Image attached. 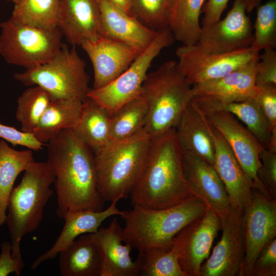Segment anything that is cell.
Returning <instances> with one entry per match:
<instances>
[{
  "label": "cell",
  "mask_w": 276,
  "mask_h": 276,
  "mask_svg": "<svg viewBox=\"0 0 276 276\" xmlns=\"http://www.w3.org/2000/svg\"><path fill=\"white\" fill-rule=\"evenodd\" d=\"M47 163L55 176L56 214L61 219L81 210L101 211L94 155L73 129H64L48 143Z\"/></svg>",
  "instance_id": "1"
},
{
  "label": "cell",
  "mask_w": 276,
  "mask_h": 276,
  "mask_svg": "<svg viewBox=\"0 0 276 276\" xmlns=\"http://www.w3.org/2000/svg\"><path fill=\"white\" fill-rule=\"evenodd\" d=\"M133 205L172 207L194 196L185 178L174 128L152 138L146 164L130 195Z\"/></svg>",
  "instance_id": "2"
},
{
  "label": "cell",
  "mask_w": 276,
  "mask_h": 276,
  "mask_svg": "<svg viewBox=\"0 0 276 276\" xmlns=\"http://www.w3.org/2000/svg\"><path fill=\"white\" fill-rule=\"evenodd\" d=\"M207 209L205 203L193 196L181 203L166 209H153L133 205L123 211V238L143 254L155 248H169L177 234L189 223L201 217Z\"/></svg>",
  "instance_id": "3"
},
{
  "label": "cell",
  "mask_w": 276,
  "mask_h": 276,
  "mask_svg": "<svg viewBox=\"0 0 276 276\" xmlns=\"http://www.w3.org/2000/svg\"><path fill=\"white\" fill-rule=\"evenodd\" d=\"M152 137L144 129L95 152L97 189L104 201L126 198L147 163Z\"/></svg>",
  "instance_id": "4"
},
{
  "label": "cell",
  "mask_w": 276,
  "mask_h": 276,
  "mask_svg": "<svg viewBox=\"0 0 276 276\" xmlns=\"http://www.w3.org/2000/svg\"><path fill=\"white\" fill-rule=\"evenodd\" d=\"M54 181V175L47 162L34 161L10 193L5 222L10 236L12 255L20 263L24 264L20 241L38 227L44 208L53 194L51 186Z\"/></svg>",
  "instance_id": "5"
},
{
  "label": "cell",
  "mask_w": 276,
  "mask_h": 276,
  "mask_svg": "<svg viewBox=\"0 0 276 276\" xmlns=\"http://www.w3.org/2000/svg\"><path fill=\"white\" fill-rule=\"evenodd\" d=\"M141 94L148 105L144 129L152 138L174 128L193 97L192 85L174 60L148 73Z\"/></svg>",
  "instance_id": "6"
},
{
  "label": "cell",
  "mask_w": 276,
  "mask_h": 276,
  "mask_svg": "<svg viewBox=\"0 0 276 276\" xmlns=\"http://www.w3.org/2000/svg\"><path fill=\"white\" fill-rule=\"evenodd\" d=\"M26 86L37 85L53 99H73L83 102L87 98L88 76L85 61L74 48L62 45L47 62L14 75Z\"/></svg>",
  "instance_id": "7"
},
{
  "label": "cell",
  "mask_w": 276,
  "mask_h": 276,
  "mask_svg": "<svg viewBox=\"0 0 276 276\" xmlns=\"http://www.w3.org/2000/svg\"><path fill=\"white\" fill-rule=\"evenodd\" d=\"M0 28V54L9 64L26 70L47 62L63 45L58 28L31 26L11 17L1 22Z\"/></svg>",
  "instance_id": "8"
},
{
  "label": "cell",
  "mask_w": 276,
  "mask_h": 276,
  "mask_svg": "<svg viewBox=\"0 0 276 276\" xmlns=\"http://www.w3.org/2000/svg\"><path fill=\"white\" fill-rule=\"evenodd\" d=\"M173 35L169 27L157 31L145 49L119 76L98 89H89L87 97L104 107L110 114L140 95L151 63L162 50L171 45Z\"/></svg>",
  "instance_id": "9"
},
{
  "label": "cell",
  "mask_w": 276,
  "mask_h": 276,
  "mask_svg": "<svg viewBox=\"0 0 276 276\" xmlns=\"http://www.w3.org/2000/svg\"><path fill=\"white\" fill-rule=\"evenodd\" d=\"M176 55L179 68L192 85L223 77L259 56L250 47L216 53L196 44L182 45L177 49Z\"/></svg>",
  "instance_id": "10"
},
{
  "label": "cell",
  "mask_w": 276,
  "mask_h": 276,
  "mask_svg": "<svg viewBox=\"0 0 276 276\" xmlns=\"http://www.w3.org/2000/svg\"><path fill=\"white\" fill-rule=\"evenodd\" d=\"M244 207L245 252L240 276H252L254 263L263 247L276 237V199L255 188Z\"/></svg>",
  "instance_id": "11"
},
{
  "label": "cell",
  "mask_w": 276,
  "mask_h": 276,
  "mask_svg": "<svg viewBox=\"0 0 276 276\" xmlns=\"http://www.w3.org/2000/svg\"><path fill=\"white\" fill-rule=\"evenodd\" d=\"M200 110L226 141L242 168L252 181L254 188L271 197L257 176L261 165L260 154L265 148L264 146L232 113L221 111Z\"/></svg>",
  "instance_id": "12"
},
{
  "label": "cell",
  "mask_w": 276,
  "mask_h": 276,
  "mask_svg": "<svg viewBox=\"0 0 276 276\" xmlns=\"http://www.w3.org/2000/svg\"><path fill=\"white\" fill-rule=\"evenodd\" d=\"M243 209L231 206L221 221V238L202 264L200 276H240L245 252Z\"/></svg>",
  "instance_id": "13"
},
{
  "label": "cell",
  "mask_w": 276,
  "mask_h": 276,
  "mask_svg": "<svg viewBox=\"0 0 276 276\" xmlns=\"http://www.w3.org/2000/svg\"><path fill=\"white\" fill-rule=\"evenodd\" d=\"M221 229L219 216L207 207L202 216L195 219L175 236L173 246L179 263L187 276H200V269L208 258L212 244Z\"/></svg>",
  "instance_id": "14"
},
{
  "label": "cell",
  "mask_w": 276,
  "mask_h": 276,
  "mask_svg": "<svg viewBox=\"0 0 276 276\" xmlns=\"http://www.w3.org/2000/svg\"><path fill=\"white\" fill-rule=\"evenodd\" d=\"M240 0H235L225 17L208 27H201L196 44L212 53L233 52L250 47L254 34L250 20Z\"/></svg>",
  "instance_id": "15"
},
{
  "label": "cell",
  "mask_w": 276,
  "mask_h": 276,
  "mask_svg": "<svg viewBox=\"0 0 276 276\" xmlns=\"http://www.w3.org/2000/svg\"><path fill=\"white\" fill-rule=\"evenodd\" d=\"M93 65L94 89L103 87L123 73L143 51L103 36L80 45Z\"/></svg>",
  "instance_id": "16"
},
{
  "label": "cell",
  "mask_w": 276,
  "mask_h": 276,
  "mask_svg": "<svg viewBox=\"0 0 276 276\" xmlns=\"http://www.w3.org/2000/svg\"><path fill=\"white\" fill-rule=\"evenodd\" d=\"M182 164L185 178L193 195L214 211L221 222L228 214L231 204L213 166L198 156L182 152Z\"/></svg>",
  "instance_id": "17"
},
{
  "label": "cell",
  "mask_w": 276,
  "mask_h": 276,
  "mask_svg": "<svg viewBox=\"0 0 276 276\" xmlns=\"http://www.w3.org/2000/svg\"><path fill=\"white\" fill-rule=\"evenodd\" d=\"M98 250L100 262V276H135L139 275L141 260L133 261L130 256L132 248L128 243L123 244V228L117 218L113 217L107 227H100L90 233Z\"/></svg>",
  "instance_id": "18"
},
{
  "label": "cell",
  "mask_w": 276,
  "mask_h": 276,
  "mask_svg": "<svg viewBox=\"0 0 276 276\" xmlns=\"http://www.w3.org/2000/svg\"><path fill=\"white\" fill-rule=\"evenodd\" d=\"M208 124L215 146L213 167L224 186L231 206L244 208L251 199L253 182L221 134Z\"/></svg>",
  "instance_id": "19"
},
{
  "label": "cell",
  "mask_w": 276,
  "mask_h": 276,
  "mask_svg": "<svg viewBox=\"0 0 276 276\" xmlns=\"http://www.w3.org/2000/svg\"><path fill=\"white\" fill-rule=\"evenodd\" d=\"M100 22L96 0H60L57 28L73 47L99 37Z\"/></svg>",
  "instance_id": "20"
},
{
  "label": "cell",
  "mask_w": 276,
  "mask_h": 276,
  "mask_svg": "<svg viewBox=\"0 0 276 276\" xmlns=\"http://www.w3.org/2000/svg\"><path fill=\"white\" fill-rule=\"evenodd\" d=\"M259 56L221 78L192 85L193 96L212 97L224 102H239L254 98Z\"/></svg>",
  "instance_id": "21"
},
{
  "label": "cell",
  "mask_w": 276,
  "mask_h": 276,
  "mask_svg": "<svg viewBox=\"0 0 276 276\" xmlns=\"http://www.w3.org/2000/svg\"><path fill=\"white\" fill-rule=\"evenodd\" d=\"M96 1L101 16L100 36L124 42L142 51L155 36L157 31L122 11L108 0Z\"/></svg>",
  "instance_id": "22"
},
{
  "label": "cell",
  "mask_w": 276,
  "mask_h": 276,
  "mask_svg": "<svg viewBox=\"0 0 276 276\" xmlns=\"http://www.w3.org/2000/svg\"><path fill=\"white\" fill-rule=\"evenodd\" d=\"M118 201L111 202L107 209L101 211L86 209L68 213L63 219V227L54 244L33 261L31 268L35 270L45 261L55 258L79 236L96 232L109 217L120 216L123 211L117 208Z\"/></svg>",
  "instance_id": "23"
},
{
  "label": "cell",
  "mask_w": 276,
  "mask_h": 276,
  "mask_svg": "<svg viewBox=\"0 0 276 276\" xmlns=\"http://www.w3.org/2000/svg\"><path fill=\"white\" fill-rule=\"evenodd\" d=\"M174 128L182 153L198 156L213 166L215 146L208 122L192 100Z\"/></svg>",
  "instance_id": "24"
},
{
  "label": "cell",
  "mask_w": 276,
  "mask_h": 276,
  "mask_svg": "<svg viewBox=\"0 0 276 276\" xmlns=\"http://www.w3.org/2000/svg\"><path fill=\"white\" fill-rule=\"evenodd\" d=\"M192 101L202 111L232 113L246 126L265 149L276 152V137L272 135L267 121L254 99L227 103L212 97L193 96Z\"/></svg>",
  "instance_id": "25"
},
{
  "label": "cell",
  "mask_w": 276,
  "mask_h": 276,
  "mask_svg": "<svg viewBox=\"0 0 276 276\" xmlns=\"http://www.w3.org/2000/svg\"><path fill=\"white\" fill-rule=\"evenodd\" d=\"M62 276H100L101 262L90 234L81 235L59 253Z\"/></svg>",
  "instance_id": "26"
},
{
  "label": "cell",
  "mask_w": 276,
  "mask_h": 276,
  "mask_svg": "<svg viewBox=\"0 0 276 276\" xmlns=\"http://www.w3.org/2000/svg\"><path fill=\"white\" fill-rule=\"evenodd\" d=\"M82 103L73 99L52 100L33 133L35 137L44 144L62 130L74 129L78 122Z\"/></svg>",
  "instance_id": "27"
},
{
  "label": "cell",
  "mask_w": 276,
  "mask_h": 276,
  "mask_svg": "<svg viewBox=\"0 0 276 276\" xmlns=\"http://www.w3.org/2000/svg\"><path fill=\"white\" fill-rule=\"evenodd\" d=\"M110 116L104 107L87 97L83 102L78 122L73 129L95 152L109 142Z\"/></svg>",
  "instance_id": "28"
},
{
  "label": "cell",
  "mask_w": 276,
  "mask_h": 276,
  "mask_svg": "<svg viewBox=\"0 0 276 276\" xmlns=\"http://www.w3.org/2000/svg\"><path fill=\"white\" fill-rule=\"evenodd\" d=\"M34 161L31 149L16 150L0 140V226L5 222L9 198L16 178Z\"/></svg>",
  "instance_id": "29"
},
{
  "label": "cell",
  "mask_w": 276,
  "mask_h": 276,
  "mask_svg": "<svg viewBox=\"0 0 276 276\" xmlns=\"http://www.w3.org/2000/svg\"><path fill=\"white\" fill-rule=\"evenodd\" d=\"M205 0H174L169 28L175 39L182 45L197 43L201 26L200 15Z\"/></svg>",
  "instance_id": "30"
},
{
  "label": "cell",
  "mask_w": 276,
  "mask_h": 276,
  "mask_svg": "<svg viewBox=\"0 0 276 276\" xmlns=\"http://www.w3.org/2000/svg\"><path fill=\"white\" fill-rule=\"evenodd\" d=\"M147 117V103L141 94L111 114L109 142L121 141L135 134L144 128Z\"/></svg>",
  "instance_id": "31"
},
{
  "label": "cell",
  "mask_w": 276,
  "mask_h": 276,
  "mask_svg": "<svg viewBox=\"0 0 276 276\" xmlns=\"http://www.w3.org/2000/svg\"><path fill=\"white\" fill-rule=\"evenodd\" d=\"M60 0H19L10 17L20 22L52 29L57 28Z\"/></svg>",
  "instance_id": "32"
},
{
  "label": "cell",
  "mask_w": 276,
  "mask_h": 276,
  "mask_svg": "<svg viewBox=\"0 0 276 276\" xmlns=\"http://www.w3.org/2000/svg\"><path fill=\"white\" fill-rule=\"evenodd\" d=\"M51 100L50 95L39 86L26 89L17 101L16 119L21 130L33 133Z\"/></svg>",
  "instance_id": "33"
},
{
  "label": "cell",
  "mask_w": 276,
  "mask_h": 276,
  "mask_svg": "<svg viewBox=\"0 0 276 276\" xmlns=\"http://www.w3.org/2000/svg\"><path fill=\"white\" fill-rule=\"evenodd\" d=\"M141 260L140 274L144 276H187L179 263V256L173 246L155 248L139 254Z\"/></svg>",
  "instance_id": "34"
},
{
  "label": "cell",
  "mask_w": 276,
  "mask_h": 276,
  "mask_svg": "<svg viewBox=\"0 0 276 276\" xmlns=\"http://www.w3.org/2000/svg\"><path fill=\"white\" fill-rule=\"evenodd\" d=\"M254 40L250 46L256 53L276 47V1L270 0L257 8Z\"/></svg>",
  "instance_id": "35"
},
{
  "label": "cell",
  "mask_w": 276,
  "mask_h": 276,
  "mask_svg": "<svg viewBox=\"0 0 276 276\" xmlns=\"http://www.w3.org/2000/svg\"><path fill=\"white\" fill-rule=\"evenodd\" d=\"M130 4L132 15L141 22L156 31L169 27L171 7L167 0H130Z\"/></svg>",
  "instance_id": "36"
},
{
  "label": "cell",
  "mask_w": 276,
  "mask_h": 276,
  "mask_svg": "<svg viewBox=\"0 0 276 276\" xmlns=\"http://www.w3.org/2000/svg\"><path fill=\"white\" fill-rule=\"evenodd\" d=\"M256 86L257 90L254 99L267 121L272 135L276 137V85Z\"/></svg>",
  "instance_id": "37"
},
{
  "label": "cell",
  "mask_w": 276,
  "mask_h": 276,
  "mask_svg": "<svg viewBox=\"0 0 276 276\" xmlns=\"http://www.w3.org/2000/svg\"><path fill=\"white\" fill-rule=\"evenodd\" d=\"M261 166L257 176L270 196L276 198V152L264 148L260 154Z\"/></svg>",
  "instance_id": "38"
},
{
  "label": "cell",
  "mask_w": 276,
  "mask_h": 276,
  "mask_svg": "<svg viewBox=\"0 0 276 276\" xmlns=\"http://www.w3.org/2000/svg\"><path fill=\"white\" fill-rule=\"evenodd\" d=\"M276 275V238L266 244L253 266L252 276Z\"/></svg>",
  "instance_id": "39"
},
{
  "label": "cell",
  "mask_w": 276,
  "mask_h": 276,
  "mask_svg": "<svg viewBox=\"0 0 276 276\" xmlns=\"http://www.w3.org/2000/svg\"><path fill=\"white\" fill-rule=\"evenodd\" d=\"M259 56L256 77V85H276V52L274 49H267Z\"/></svg>",
  "instance_id": "40"
},
{
  "label": "cell",
  "mask_w": 276,
  "mask_h": 276,
  "mask_svg": "<svg viewBox=\"0 0 276 276\" xmlns=\"http://www.w3.org/2000/svg\"><path fill=\"white\" fill-rule=\"evenodd\" d=\"M0 138L13 146H25L32 150H41L44 144L38 141L33 133L19 130L13 127L0 123Z\"/></svg>",
  "instance_id": "41"
},
{
  "label": "cell",
  "mask_w": 276,
  "mask_h": 276,
  "mask_svg": "<svg viewBox=\"0 0 276 276\" xmlns=\"http://www.w3.org/2000/svg\"><path fill=\"white\" fill-rule=\"evenodd\" d=\"M1 248L0 276H7L11 273L20 275L24 264L19 263L13 257L11 242H3Z\"/></svg>",
  "instance_id": "42"
},
{
  "label": "cell",
  "mask_w": 276,
  "mask_h": 276,
  "mask_svg": "<svg viewBox=\"0 0 276 276\" xmlns=\"http://www.w3.org/2000/svg\"><path fill=\"white\" fill-rule=\"evenodd\" d=\"M229 0H208L204 4L202 11L204 16L201 27H208L216 22L226 8Z\"/></svg>",
  "instance_id": "43"
},
{
  "label": "cell",
  "mask_w": 276,
  "mask_h": 276,
  "mask_svg": "<svg viewBox=\"0 0 276 276\" xmlns=\"http://www.w3.org/2000/svg\"><path fill=\"white\" fill-rule=\"evenodd\" d=\"M116 7L124 12L131 15L130 0H108Z\"/></svg>",
  "instance_id": "44"
},
{
  "label": "cell",
  "mask_w": 276,
  "mask_h": 276,
  "mask_svg": "<svg viewBox=\"0 0 276 276\" xmlns=\"http://www.w3.org/2000/svg\"><path fill=\"white\" fill-rule=\"evenodd\" d=\"M248 13L251 12L261 5L263 0H240Z\"/></svg>",
  "instance_id": "45"
},
{
  "label": "cell",
  "mask_w": 276,
  "mask_h": 276,
  "mask_svg": "<svg viewBox=\"0 0 276 276\" xmlns=\"http://www.w3.org/2000/svg\"><path fill=\"white\" fill-rule=\"evenodd\" d=\"M167 1L168 2L172 8L174 0H167Z\"/></svg>",
  "instance_id": "46"
},
{
  "label": "cell",
  "mask_w": 276,
  "mask_h": 276,
  "mask_svg": "<svg viewBox=\"0 0 276 276\" xmlns=\"http://www.w3.org/2000/svg\"><path fill=\"white\" fill-rule=\"evenodd\" d=\"M6 1H7L8 2H11L13 3H14V4H16V3H17L19 0H6Z\"/></svg>",
  "instance_id": "47"
}]
</instances>
